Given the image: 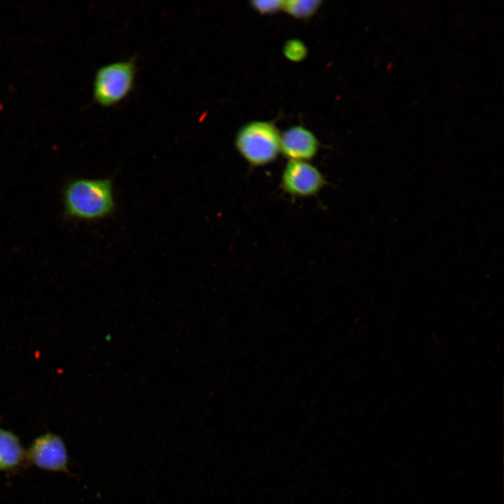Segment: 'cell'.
<instances>
[{
    "label": "cell",
    "instance_id": "7a4b0ae2",
    "mask_svg": "<svg viewBox=\"0 0 504 504\" xmlns=\"http://www.w3.org/2000/svg\"><path fill=\"white\" fill-rule=\"evenodd\" d=\"M234 146L248 164L265 166L274 162L280 153V133L272 122L252 121L237 131Z\"/></svg>",
    "mask_w": 504,
    "mask_h": 504
},
{
    "label": "cell",
    "instance_id": "8992f818",
    "mask_svg": "<svg viewBox=\"0 0 504 504\" xmlns=\"http://www.w3.org/2000/svg\"><path fill=\"white\" fill-rule=\"evenodd\" d=\"M318 148L316 136L303 126H293L280 134V153L288 160L309 162Z\"/></svg>",
    "mask_w": 504,
    "mask_h": 504
},
{
    "label": "cell",
    "instance_id": "6da1fadb",
    "mask_svg": "<svg viewBox=\"0 0 504 504\" xmlns=\"http://www.w3.org/2000/svg\"><path fill=\"white\" fill-rule=\"evenodd\" d=\"M62 203L68 218L94 221L108 217L115 210L113 182L108 178L72 179L63 188Z\"/></svg>",
    "mask_w": 504,
    "mask_h": 504
},
{
    "label": "cell",
    "instance_id": "9c48e42d",
    "mask_svg": "<svg viewBox=\"0 0 504 504\" xmlns=\"http://www.w3.org/2000/svg\"><path fill=\"white\" fill-rule=\"evenodd\" d=\"M284 56L292 62H300L307 55L306 46L299 39H290L283 47Z\"/></svg>",
    "mask_w": 504,
    "mask_h": 504
},
{
    "label": "cell",
    "instance_id": "277c9868",
    "mask_svg": "<svg viewBox=\"0 0 504 504\" xmlns=\"http://www.w3.org/2000/svg\"><path fill=\"white\" fill-rule=\"evenodd\" d=\"M27 462L41 470L71 475L66 444L61 436L52 433L34 439L27 450Z\"/></svg>",
    "mask_w": 504,
    "mask_h": 504
},
{
    "label": "cell",
    "instance_id": "5b68a950",
    "mask_svg": "<svg viewBox=\"0 0 504 504\" xmlns=\"http://www.w3.org/2000/svg\"><path fill=\"white\" fill-rule=\"evenodd\" d=\"M326 183L321 171L309 162L288 160L281 172L280 187L291 197L304 198L316 195Z\"/></svg>",
    "mask_w": 504,
    "mask_h": 504
},
{
    "label": "cell",
    "instance_id": "3957f363",
    "mask_svg": "<svg viewBox=\"0 0 504 504\" xmlns=\"http://www.w3.org/2000/svg\"><path fill=\"white\" fill-rule=\"evenodd\" d=\"M136 72L135 57L100 66L93 83L94 101L103 107L119 104L134 90Z\"/></svg>",
    "mask_w": 504,
    "mask_h": 504
},
{
    "label": "cell",
    "instance_id": "30bf717a",
    "mask_svg": "<svg viewBox=\"0 0 504 504\" xmlns=\"http://www.w3.org/2000/svg\"><path fill=\"white\" fill-rule=\"evenodd\" d=\"M284 1L279 0H255L251 1V4L256 11L261 14H271L281 9L283 10Z\"/></svg>",
    "mask_w": 504,
    "mask_h": 504
},
{
    "label": "cell",
    "instance_id": "52a82bcc",
    "mask_svg": "<svg viewBox=\"0 0 504 504\" xmlns=\"http://www.w3.org/2000/svg\"><path fill=\"white\" fill-rule=\"evenodd\" d=\"M27 465V450L20 438L0 427V472H16Z\"/></svg>",
    "mask_w": 504,
    "mask_h": 504
},
{
    "label": "cell",
    "instance_id": "ba28073f",
    "mask_svg": "<svg viewBox=\"0 0 504 504\" xmlns=\"http://www.w3.org/2000/svg\"><path fill=\"white\" fill-rule=\"evenodd\" d=\"M321 4L318 0L284 1L283 10L295 18L307 19L318 10Z\"/></svg>",
    "mask_w": 504,
    "mask_h": 504
}]
</instances>
